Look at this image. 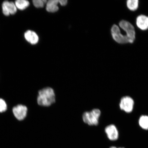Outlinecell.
<instances>
[{
	"label": "cell",
	"instance_id": "6da1fadb",
	"mask_svg": "<svg viewBox=\"0 0 148 148\" xmlns=\"http://www.w3.org/2000/svg\"><path fill=\"white\" fill-rule=\"evenodd\" d=\"M37 101L40 106L46 107L51 106L55 101L54 90L49 87L41 89L38 92Z\"/></svg>",
	"mask_w": 148,
	"mask_h": 148
},
{
	"label": "cell",
	"instance_id": "7a4b0ae2",
	"mask_svg": "<svg viewBox=\"0 0 148 148\" xmlns=\"http://www.w3.org/2000/svg\"><path fill=\"white\" fill-rule=\"evenodd\" d=\"M101 112L99 109H94L90 112L83 113L82 118L84 123L90 125H97L99 124Z\"/></svg>",
	"mask_w": 148,
	"mask_h": 148
},
{
	"label": "cell",
	"instance_id": "3957f363",
	"mask_svg": "<svg viewBox=\"0 0 148 148\" xmlns=\"http://www.w3.org/2000/svg\"><path fill=\"white\" fill-rule=\"evenodd\" d=\"M119 27L124 31L130 40V44L134 43L136 39V32L134 26L127 20H122L119 23Z\"/></svg>",
	"mask_w": 148,
	"mask_h": 148
},
{
	"label": "cell",
	"instance_id": "277c9868",
	"mask_svg": "<svg viewBox=\"0 0 148 148\" xmlns=\"http://www.w3.org/2000/svg\"><path fill=\"white\" fill-rule=\"evenodd\" d=\"M111 34L113 40L119 44L130 43V40L126 35L121 32L120 27L116 25H112L111 29Z\"/></svg>",
	"mask_w": 148,
	"mask_h": 148
},
{
	"label": "cell",
	"instance_id": "5b68a950",
	"mask_svg": "<svg viewBox=\"0 0 148 148\" xmlns=\"http://www.w3.org/2000/svg\"><path fill=\"white\" fill-rule=\"evenodd\" d=\"M2 12L5 16L14 15L17 12L18 9L14 2L12 1H3L1 5Z\"/></svg>",
	"mask_w": 148,
	"mask_h": 148
},
{
	"label": "cell",
	"instance_id": "8992f818",
	"mask_svg": "<svg viewBox=\"0 0 148 148\" xmlns=\"http://www.w3.org/2000/svg\"><path fill=\"white\" fill-rule=\"evenodd\" d=\"M12 112L15 118L18 121H22L27 117L28 109L25 105L18 104L13 108Z\"/></svg>",
	"mask_w": 148,
	"mask_h": 148
},
{
	"label": "cell",
	"instance_id": "52a82bcc",
	"mask_svg": "<svg viewBox=\"0 0 148 148\" xmlns=\"http://www.w3.org/2000/svg\"><path fill=\"white\" fill-rule=\"evenodd\" d=\"M134 101L132 98L129 96H125L120 100V108L125 112L130 113L134 109Z\"/></svg>",
	"mask_w": 148,
	"mask_h": 148
},
{
	"label": "cell",
	"instance_id": "ba28073f",
	"mask_svg": "<svg viewBox=\"0 0 148 148\" xmlns=\"http://www.w3.org/2000/svg\"><path fill=\"white\" fill-rule=\"evenodd\" d=\"M24 38L26 41L32 45H35L38 43L39 38L38 34L30 29L26 31L24 34Z\"/></svg>",
	"mask_w": 148,
	"mask_h": 148
},
{
	"label": "cell",
	"instance_id": "9c48e42d",
	"mask_svg": "<svg viewBox=\"0 0 148 148\" xmlns=\"http://www.w3.org/2000/svg\"><path fill=\"white\" fill-rule=\"evenodd\" d=\"M105 132L110 140L114 141L117 140L119 137V132L116 126L114 125L107 126L105 128Z\"/></svg>",
	"mask_w": 148,
	"mask_h": 148
},
{
	"label": "cell",
	"instance_id": "30bf717a",
	"mask_svg": "<svg viewBox=\"0 0 148 148\" xmlns=\"http://www.w3.org/2000/svg\"><path fill=\"white\" fill-rule=\"evenodd\" d=\"M136 25L138 28L142 31L148 29V16L144 14H140L136 17Z\"/></svg>",
	"mask_w": 148,
	"mask_h": 148
},
{
	"label": "cell",
	"instance_id": "8fae6325",
	"mask_svg": "<svg viewBox=\"0 0 148 148\" xmlns=\"http://www.w3.org/2000/svg\"><path fill=\"white\" fill-rule=\"evenodd\" d=\"M59 3L58 0H50L46 3V10L49 12H55L58 11L59 8L57 5Z\"/></svg>",
	"mask_w": 148,
	"mask_h": 148
},
{
	"label": "cell",
	"instance_id": "7c38bea8",
	"mask_svg": "<svg viewBox=\"0 0 148 148\" xmlns=\"http://www.w3.org/2000/svg\"><path fill=\"white\" fill-rule=\"evenodd\" d=\"M18 10L23 11L28 8L30 3L27 0H16L14 2Z\"/></svg>",
	"mask_w": 148,
	"mask_h": 148
},
{
	"label": "cell",
	"instance_id": "4fadbf2b",
	"mask_svg": "<svg viewBox=\"0 0 148 148\" xmlns=\"http://www.w3.org/2000/svg\"><path fill=\"white\" fill-rule=\"evenodd\" d=\"M139 3L138 0H127L126 1V5L130 10L134 12L138 8Z\"/></svg>",
	"mask_w": 148,
	"mask_h": 148
},
{
	"label": "cell",
	"instance_id": "5bb4252c",
	"mask_svg": "<svg viewBox=\"0 0 148 148\" xmlns=\"http://www.w3.org/2000/svg\"><path fill=\"white\" fill-rule=\"evenodd\" d=\"M140 126L145 130H148V116L142 115L140 116L138 120Z\"/></svg>",
	"mask_w": 148,
	"mask_h": 148
},
{
	"label": "cell",
	"instance_id": "9a60e30c",
	"mask_svg": "<svg viewBox=\"0 0 148 148\" xmlns=\"http://www.w3.org/2000/svg\"><path fill=\"white\" fill-rule=\"evenodd\" d=\"M46 0H33L32 3L33 5L36 8H42L43 7L45 3H47Z\"/></svg>",
	"mask_w": 148,
	"mask_h": 148
},
{
	"label": "cell",
	"instance_id": "2e32d148",
	"mask_svg": "<svg viewBox=\"0 0 148 148\" xmlns=\"http://www.w3.org/2000/svg\"><path fill=\"white\" fill-rule=\"evenodd\" d=\"M8 109L6 102L4 99L0 98V114L5 112Z\"/></svg>",
	"mask_w": 148,
	"mask_h": 148
},
{
	"label": "cell",
	"instance_id": "e0dca14e",
	"mask_svg": "<svg viewBox=\"0 0 148 148\" xmlns=\"http://www.w3.org/2000/svg\"><path fill=\"white\" fill-rule=\"evenodd\" d=\"M59 3H60L62 6H64L67 4V1L66 0H61V1H59Z\"/></svg>",
	"mask_w": 148,
	"mask_h": 148
},
{
	"label": "cell",
	"instance_id": "ac0fdd59",
	"mask_svg": "<svg viewBox=\"0 0 148 148\" xmlns=\"http://www.w3.org/2000/svg\"><path fill=\"white\" fill-rule=\"evenodd\" d=\"M110 148H116V147H110Z\"/></svg>",
	"mask_w": 148,
	"mask_h": 148
},
{
	"label": "cell",
	"instance_id": "d6986e66",
	"mask_svg": "<svg viewBox=\"0 0 148 148\" xmlns=\"http://www.w3.org/2000/svg\"><path fill=\"white\" fill-rule=\"evenodd\" d=\"M123 148V147H119V148Z\"/></svg>",
	"mask_w": 148,
	"mask_h": 148
}]
</instances>
